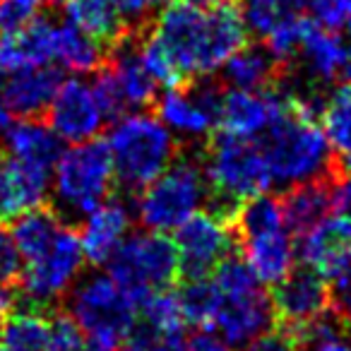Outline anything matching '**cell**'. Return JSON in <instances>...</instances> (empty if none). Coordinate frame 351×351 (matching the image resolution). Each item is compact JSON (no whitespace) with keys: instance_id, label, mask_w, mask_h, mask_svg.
Wrapping results in <instances>:
<instances>
[{"instance_id":"d590c367","label":"cell","mask_w":351,"mask_h":351,"mask_svg":"<svg viewBox=\"0 0 351 351\" xmlns=\"http://www.w3.org/2000/svg\"><path fill=\"white\" fill-rule=\"evenodd\" d=\"M92 92H94V97H97V104L106 121H118V118H123L128 113L125 97H123L121 84H118L108 60L97 70V75H94Z\"/></svg>"},{"instance_id":"f907efd6","label":"cell","mask_w":351,"mask_h":351,"mask_svg":"<svg viewBox=\"0 0 351 351\" xmlns=\"http://www.w3.org/2000/svg\"><path fill=\"white\" fill-rule=\"evenodd\" d=\"M344 29H346V34H349V39H351V17H349V22L344 25Z\"/></svg>"},{"instance_id":"74e56055","label":"cell","mask_w":351,"mask_h":351,"mask_svg":"<svg viewBox=\"0 0 351 351\" xmlns=\"http://www.w3.org/2000/svg\"><path fill=\"white\" fill-rule=\"evenodd\" d=\"M313 22L325 29H344L351 17V0H308Z\"/></svg>"},{"instance_id":"b9f144b4","label":"cell","mask_w":351,"mask_h":351,"mask_svg":"<svg viewBox=\"0 0 351 351\" xmlns=\"http://www.w3.org/2000/svg\"><path fill=\"white\" fill-rule=\"evenodd\" d=\"M243 351H301V346L296 344L291 335H287L284 330L274 327L272 332L263 335L260 339H255L250 346H245Z\"/></svg>"},{"instance_id":"52a82bcc","label":"cell","mask_w":351,"mask_h":351,"mask_svg":"<svg viewBox=\"0 0 351 351\" xmlns=\"http://www.w3.org/2000/svg\"><path fill=\"white\" fill-rule=\"evenodd\" d=\"M108 277L135 303L159 289H171L181 277L173 239L159 231H135L108 260Z\"/></svg>"},{"instance_id":"e575fe53","label":"cell","mask_w":351,"mask_h":351,"mask_svg":"<svg viewBox=\"0 0 351 351\" xmlns=\"http://www.w3.org/2000/svg\"><path fill=\"white\" fill-rule=\"evenodd\" d=\"M178 301L183 308L186 325H195L200 330H210L215 315L219 311V291H217L212 277L205 279H183L178 289Z\"/></svg>"},{"instance_id":"4dcf8cb0","label":"cell","mask_w":351,"mask_h":351,"mask_svg":"<svg viewBox=\"0 0 351 351\" xmlns=\"http://www.w3.org/2000/svg\"><path fill=\"white\" fill-rule=\"evenodd\" d=\"M308 0H241V15L250 34L267 39L274 32L306 20Z\"/></svg>"},{"instance_id":"f1b7e54d","label":"cell","mask_w":351,"mask_h":351,"mask_svg":"<svg viewBox=\"0 0 351 351\" xmlns=\"http://www.w3.org/2000/svg\"><path fill=\"white\" fill-rule=\"evenodd\" d=\"M111 51L73 27L70 22H58L56 27V56L53 63L75 75L97 73L108 60Z\"/></svg>"},{"instance_id":"d6a6232c","label":"cell","mask_w":351,"mask_h":351,"mask_svg":"<svg viewBox=\"0 0 351 351\" xmlns=\"http://www.w3.org/2000/svg\"><path fill=\"white\" fill-rule=\"evenodd\" d=\"M287 335L296 339L301 351H351V330L337 315L335 308Z\"/></svg>"},{"instance_id":"2e32d148","label":"cell","mask_w":351,"mask_h":351,"mask_svg":"<svg viewBox=\"0 0 351 351\" xmlns=\"http://www.w3.org/2000/svg\"><path fill=\"white\" fill-rule=\"evenodd\" d=\"M219 311L210 330L226 341L231 349H245L255 339L277 327L272 298L265 289L243 296H219Z\"/></svg>"},{"instance_id":"ac0fdd59","label":"cell","mask_w":351,"mask_h":351,"mask_svg":"<svg viewBox=\"0 0 351 351\" xmlns=\"http://www.w3.org/2000/svg\"><path fill=\"white\" fill-rule=\"evenodd\" d=\"M239 253L265 287H277L296 267V241L287 226L239 236Z\"/></svg>"},{"instance_id":"8992f818","label":"cell","mask_w":351,"mask_h":351,"mask_svg":"<svg viewBox=\"0 0 351 351\" xmlns=\"http://www.w3.org/2000/svg\"><path fill=\"white\" fill-rule=\"evenodd\" d=\"M207 178L202 164L178 154L164 173L137 193L135 217L147 231H176L207 202Z\"/></svg>"},{"instance_id":"277c9868","label":"cell","mask_w":351,"mask_h":351,"mask_svg":"<svg viewBox=\"0 0 351 351\" xmlns=\"http://www.w3.org/2000/svg\"><path fill=\"white\" fill-rule=\"evenodd\" d=\"M106 145L116 169V183L130 193L145 191L181 154L173 132L152 113H125L118 118Z\"/></svg>"},{"instance_id":"5b68a950","label":"cell","mask_w":351,"mask_h":351,"mask_svg":"<svg viewBox=\"0 0 351 351\" xmlns=\"http://www.w3.org/2000/svg\"><path fill=\"white\" fill-rule=\"evenodd\" d=\"M116 169L106 140L73 145L60 154L51 176L53 210L60 219H84L113 195Z\"/></svg>"},{"instance_id":"9a60e30c","label":"cell","mask_w":351,"mask_h":351,"mask_svg":"<svg viewBox=\"0 0 351 351\" xmlns=\"http://www.w3.org/2000/svg\"><path fill=\"white\" fill-rule=\"evenodd\" d=\"M46 118H49V125L60 135V140L68 145H82V142L97 140L104 123H106L97 104V97L92 92V84H87L80 77L63 80L53 101H51Z\"/></svg>"},{"instance_id":"f35d334b","label":"cell","mask_w":351,"mask_h":351,"mask_svg":"<svg viewBox=\"0 0 351 351\" xmlns=\"http://www.w3.org/2000/svg\"><path fill=\"white\" fill-rule=\"evenodd\" d=\"M22 267H25V260L12 241L10 229L0 224V287L15 284L22 274Z\"/></svg>"},{"instance_id":"f546056e","label":"cell","mask_w":351,"mask_h":351,"mask_svg":"<svg viewBox=\"0 0 351 351\" xmlns=\"http://www.w3.org/2000/svg\"><path fill=\"white\" fill-rule=\"evenodd\" d=\"M51 320L49 311L34 306H25L12 311L0 325V346L8 351H46L51 341Z\"/></svg>"},{"instance_id":"bcb514c9","label":"cell","mask_w":351,"mask_h":351,"mask_svg":"<svg viewBox=\"0 0 351 351\" xmlns=\"http://www.w3.org/2000/svg\"><path fill=\"white\" fill-rule=\"evenodd\" d=\"M15 303H17V293L10 287H0V325L15 311Z\"/></svg>"},{"instance_id":"9c48e42d","label":"cell","mask_w":351,"mask_h":351,"mask_svg":"<svg viewBox=\"0 0 351 351\" xmlns=\"http://www.w3.org/2000/svg\"><path fill=\"white\" fill-rule=\"evenodd\" d=\"M84 263L87 260H84L77 231L65 224L49 253L22 267V274L17 279L22 303L41 308V311H51L73 289Z\"/></svg>"},{"instance_id":"e0dca14e","label":"cell","mask_w":351,"mask_h":351,"mask_svg":"<svg viewBox=\"0 0 351 351\" xmlns=\"http://www.w3.org/2000/svg\"><path fill=\"white\" fill-rule=\"evenodd\" d=\"M132 234V210L118 197H108L104 205L82 219L77 236L84 260L92 267H104L116 255L123 241Z\"/></svg>"},{"instance_id":"44dd1931","label":"cell","mask_w":351,"mask_h":351,"mask_svg":"<svg viewBox=\"0 0 351 351\" xmlns=\"http://www.w3.org/2000/svg\"><path fill=\"white\" fill-rule=\"evenodd\" d=\"M63 84L60 68L36 65V68L17 70L3 80V97L10 113L20 118H44L53 101L56 92Z\"/></svg>"},{"instance_id":"4316f807","label":"cell","mask_w":351,"mask_h":351,"mask_svg":"<svg viewBox=\"0 0 351 351\" xmlns=\"http://www.w3.org/2000/svg\"><path fill=\"white\" fill-rule=\"evenodd\" d=\"M224 84L231 89H248V92H265L272 89L282 80L284 68L272 58L263 46H248L236 51L224 63Z\"/></svg>"},{"instance_id":"7dc6e473","label":"cell","mask_w":351,"mask_h":351,"mask_svg":"<svg viewBox=\"0 0 351 351\" xmlns=\"http://www.w3.org/2000/svg\"><path fill=\"white\" fill-rule=\"evenodd\" d=\"M10 108H8L5 104V97H3V75H0V135L8 130V125H10Z\"/></svg>"},{"instance_id":"836d02e7","label":"cell","mask_w":351,"mask_h":351,"mask_svg":"<svg viewBox=\"0 0 351 351\" xmlns=\"http://www.w3.org/2000/svg\"><path fill=\"white\" fill-rule=\"evenodd\" d=\"M320 125L327 135L335 156L351 152V80L330 92L322 104Z\"/></svg>"},{"instance_id":"1f68e13d","label":"cell","mask_w":351,"mask_h":351,"mask_svg":"<svg viewBox=\"0 0 351 351\" xmlns=\"http://www.w3.org/2000/svg\"><path fill=\"white\" fill-rule=\"evenodd\" d=\"M140 325L142 332L149 337V341L159 339V337L181 335L186 327V317H183V308L178 301V291L159 289L142 298L137 303V327Z\"/></svg>"},{"instance_id":"c3c4849f","label":"cell","mask_w":351,"mask_h":351,"mask_svg":"<svg viewBox=\"0 0 351 351\" xmlns=\"http://www.w3.org/2000/svg\"><path fill=\"white\" fill-rule=\"evenodd\" d=\"M183 3H188L193 8H200V10H217V8L231 5V0H183Z\"/></svg>"},{"instance_id":"6da1fadb","label":"cell","mask_w":351,"mask_h":351,"mask_svg":"<svg viewBox=\"0 0 351 351\" xmlns=\"http://www.w3.org/2000/svg\"><path fill=\"white\" fill-rule=\"evenodd\" d=\"M183 84L210 77L248 44V27L239 8L200 10L183 0L169 3L149 32Z\"/></svg>"},{"instance_id":"30bf717a","label":"cell","mask_w":351,"mask_h":351,"mask_svg":"<svg viewBox=\"0 0 351 351\" xmlns=\"http://www.w3.org/2000/svg\"><path fill=\"white\" fill-rule=\"evenodd\" d=\"M178 250V267L183 279L212 277L217 267L239 250V236L231 221L219 219L212 212H195L183 226L173 231Z\"/></svg>"},{"instance_id":"d6986e66","label":"cell","mask_w":351,"mask_h":351,"mask_svg":"<svg viewBox=\"0 0 351 351\" xmlns=\"http://www.w3.org/2000/svg\"><path fill=\"white\" fill-rule=\"evenodd\" d=\"M51 171L15 161L0 149V224L41 207L51 193Z\"/></svg>"},{"instance_id":"ffe728a7","label":"cell","mask_w":351,"mask_h":351,"mask_svg":"<svg viewBox=\"0 0 351 351\" xmlns=\"http://www.w3.org/2000/svg\"><path fill=\"white\" fill-rule=\"evenodd\" d=\"M296 60H301L303 70L313 82L330 84L337 80L346 82L351 77V44L339 32L325 29L313 20L306 29Z\"/></svg>"},{"instance_id":"60d3db41","label":"cell","mask_w":351,"mask_h":351,"mask_svg":"<svg viewBox=\"0 0 351 351\" xmlns=\"http://www.w3.org/2000/svg\"><path fill=\"white\" fill-rule=\"evenodd\" d=\"M332 210L337 217L351 221V171H339L332 176Z\"/></svg>"},{"instance_id":"7a4b0ae2","label":"cell","mask_w":351,"mask_h":351,"mask_svg":"<svg viewBox=\"0 0 351 351\" xmlns=\"http://www.w3.org/2000/svg\"><path fill=\"white\" fill-rule=\"evenodd\" d=\"M289 92V106L267 128L258 145L272 171V181L293 188L335 176L337 156L320 125L325 99L317 92Z\"/></svg>"},{"instance_id":"4fadbf2b","label":"cell","mask_w":351,"mask_h":351,"mask_svg":"<svg viewBox=\"0 0 351 351\" xmlns=\"http://www.w3.org/2000/svg\"><path fill=\"white\" fill-rule=\"evenodd\" d=\"M272 308L277 327L293 332L332 308V287L311 267H293L287 279L272 287Z\"/></svg>"},{"instance_id":"ee69618b","label":"cell","mask_w":351,"mask_h":351,"mask_svg":"<svg viewBox=\"0 0 351 351\" xmlns=\"http://www.w3.org/2000/svg\"><path fill=\"white\" fill-rule=\"evenodd\" d=\"M188 349L191 351H234L229 344H226L221 337L212 335L210 330H202L188 341Z\"/></svg>"},{"instance_id":"816d5d0a","label":"cell","mask_w":351,"mask_h":351,"mask_svg":"<svg viewBox=\"0 0 351 351\" xmlns=\"http://www.w3.org/2000/svg\"><path fill=\"white\" fill-rule=\"evenodd\" d=\"M164 3H169V0H154V5H164Z\"/></svg>"},{"instance_id":"ab89813d","label":"cell","mask_w":351,"mask_h":351,"mask_svg":"<svg viewBox=\"0 0 351 351\" xmlns=\"http://www.w3.org/2000/svg\"><path fill=\"white\" fill-rule=\"evenodd\" d=\"M118 17L123 20V25L128 27V32H137L140 27H145L147 17H149L154 0H113Z\"/></svg>"},{"instance_id":"3957f363","label":"cell","mask_w":351,"mask_h":351,"mask_svg":"<svg viewBox=\"0 0 351 351\" xmlns=\"http://www.w3.org/2000/svg\"><path fill=\"white\" fill-rule=\"evenodd\" d=\"M207 178V212L234 224L243 202L272 188V171L258 140H243L215 130L202 154Z\"/></svg>"},{"instance_id":"cb8c5ba5","label":"cell","mask_w":351,"mask_h":351,"mask_svg":"<svg viewBox=\"0 0 351 351\" xmlns=\"http://www.w3.org/2000/svg\"><path fill=\"white\" fill-rule=\"evenodd\" d=\"M279 202H282L284 224L289 234L293 239L311 234L332 212V176L289 188Z\"/></svg>"},{"instance_id":"7c38bea8","label":"cell","mask_w":351,"mask_h":351,"mask_svg":"<svg viewBox=\"0 0 351 351\" xmlns=\"http://www.w3.org/2000/svg\"><path fill=\"white\" fill-rule=\"evenodd\" d=\"M289 97H291V92H289V87H282V82L272 89H265V92L226 87L217 130L229 132L234 137H243V140H260L289 106Z\"/></svg>"},{"instance_id":"8d00e7d4","label":"cell","mask_w":351,"mask_h":351,"mask_svg":"<svg viewBox=\"0 0 351 351\" xmlns=\"http://www.w3.org/2000/svg\"><path fill=\"white\" fill-rule=\"evenodd\" d=\"M49 0H0V34H15L41 17Z\"/></svg>"},{"instance_id":"7bdbcfd3","label":"cell","mask_w":351,"mask_h":351,"mask_svg":"<svg viewBox=\"0 0 351 351\" xmlns=\"http://www.w3.org/2000/svg\"><path fill=\"white\" fill-rule=\"evenodd\" d=\"M332 308L351 330V279L332 289Z\"/></svg>"},{"instance_id":"681fc988","label":"cell","mask_w":351,"mask_h":351,"mask_svg":"<svg viewBox=\"0 0 351 351\" xmlns=\"http://www.w3.org/2000/svg\"><path fill=\"white\" fill-rule=\"evenodd\" d=\"M116 351H149V349H147L145 341H140V339H130L125 346H118Z\"/></svg>"},{"instance_id":"f6af8a7d","label":"cell","mask_w":351,"mask_h":351,"mask_svg":"<svg viewBox=\"0 0 351 351\" xmlns=\"http://www.w3.org/2000/svg\"><path fill=\"white\" fill-rule=\"evenodd\" d=\"M149 351H191L188 349V341L181 335H171V337H159V339L149 341L147 344Z\"/></svg>"},{"instance_id":"603a6c76","label":"cell","mask_w":351,"mask_h":351,"mask_svg":"<svg viewBox=\"0 0 351 351\" xmlns=\"http://www.w3.org/2000/svg\"><path fill=\"white\" fill-rule=\"evenodd\" d=\"M56 27L58 22L39 17L15 34H0V75L36 68V65H53Z\"/></svg>"},{"instance_id":"83f0119b","label":"cell","mask_w":351,"mask_h":351,"mask_svg":"<svg viewBox=\"0 0 351 351\" xmlns=\"http://www.w3.org/2000/svg\"><path fill=\"white\" fill-rule=\"evenodd\" d=\"M65 221L56 215L53 207H34V210L20 215L12 221V241H15L17 250H20L22 260L34 263L44 253H49V248L56 243V239L63 231Z\"/></svg>"},{"instance_id":"ba28073f","label":"cell","mask_w":351,"mask_h":351,"mask_svg":"<svg viewBox=\"0 0 351 351\" xmlns=\"http://www.w3.org/2000/svg\"><path fill=\"white\" fill-rule=\"evenodd\" d=\"M68 315L87 337L113 346L132 339L137 332V303L108 274H89L73 289Z\"/></svg>"},{"instance_id":"484cf974","label":"cell","mask_w":351,"mask_h":351,"mask_svg":"<svg viewBox=\"0 0 351 351\" xmlns=\"http://www.w3.org/2000/svg\"><path fill=\"white\" fill-rule=\"evenodd\" d=\"M63 10L65 22L92 36L108 51L116 49L128 34H132L118 17L113 0H63Z\"/></svg>"},{"instance_id":"8fae6325","label":"cell","mask_w":351,"mask_h":351,"mask_svg":"<svg viewBox=\"0 0 351 351\" xmlns=\"http://www.w3.org/2000/svg\"><path fill=\"white\" fill-rule=\"evenodd\" d=\"M224 89L210 77H197L183 87L166 89L156 99V118L171 132L186 137H210L219 125Z\"/></svg>"},{"instance_id":"f5cc1de1","label":"cell","mask_w":351,"mask_h":351,"mask_svg":"<svg viewBox=\"0 0 351 351\" xmlns=\"http://www.w3.org/2000/svg\"><path fill=\"white\" fill-rule=\"evenodd\" d=\"M0 351H8V349H5V346H0Z\"/></svg>"},{"instance_id":"d4e9b609","label":"cell","mask_w":351,"mask_h":351,"mask_svg":"<svg viewBox=\"0 0 351 351\" xmlns=\"http://www.w3.org/2000/svg\"><path fill=\"white\" fill-rule=\"evenodd\" d=\"M108 65H111L113 75H116L118 84H121L128 108H147L152 104H156L159 84L154 82V77L142 65L140 53H137V34H128L116 49H111Z\"/></svg>"},{"instance_id":"5bb4252c","label":"cell","mask_w":351,"mask_h":351,"mask_svg":"<svg viewBox=\"0 0 351 351\" xmlns=\"http://www.w3.org/2000/svg\"><path fill=\"white\" fill-rule=\"evenodd\" d=\"M296 255L303 267L317 272L332 289L351 279V221L327 217L311 234L296 241Z\"/></svg>"},{"instance_id":"7402d4cb","label":"cell","mask_w":351,"mask_h":351,"mask_svg":"<svg viewBox=\"0 0 351 351\" xmlns=\"http://www.w3.org/2000/svg\"><path fill=\"white\" fill-rule=\"evenodd\" d=\"M3 145L5 154H10L15 161L51 173L65 152L60 135L41 118H22L20 123L8 125V130L3 132Z\"/></svg>"}]
</instances>
